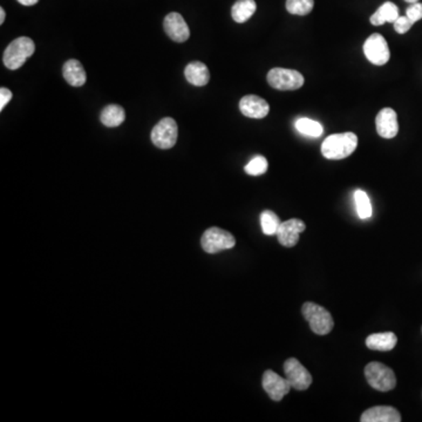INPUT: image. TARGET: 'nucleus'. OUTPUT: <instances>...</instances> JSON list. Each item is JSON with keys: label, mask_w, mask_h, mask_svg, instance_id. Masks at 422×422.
Listing matches in <instances>:
<instances>
[{"label": "nucleus", "mask_w": 422, "mask_h": 422, "mask_svg": "<svg viewBox=\"0 0 422 422\" xmlns=\"http://www.w3.org/2000/svg\"><path fill=\"white\" fill-rule=\"evenodd\" d=\"M358 146L354 133H339L329 135L322 144V154L327 160H343L352 155Z\"/></svg>", "instance_id": "1"}, {"label": "nucleus", "mask_w": 422, "mask_h": 422, "mask_svg": "<svg viewBox=\"0 0 422 422\" xmlns=\"http://www.w3.org/2000/svg\"><path fill=\"white\" fill-rule=\"evenodd\" d=\"M35 45L28 37H20L13 40L5 50L3 62L8 70H19L28 58L35 53Z\"/></svg>", "instance_id": "2"}, {"label": "nucleus", "mask_w": 422, "mask_h": 422, "mask_svg": "<svg viewBox=\"0 0 422 422\" xmlns=\"http://www.w3.org/2000/svg\"><path fill=\"white\" fill-rule=\"evenodd\" d=\"M302 314L306 320L310 324V329L318 336L329 334L334 327V320L329 311L325 307L307 302L303 305Z\"/></svg>", "instance_id": "3"}, {"label": "nucleus", "mask_w": 422, "mask_h": 422, "mask_svg": "<svg viewBox=\"0 0 422 422\" xmlns=\"http://www.w3.org/2000/svg\"><path fill=\"white\" fill-rule=\"evenodd\" d=\"M365 376L370 386L376 391H392L396 385L393 370L378 361H372L365 367Z\"/></svg>", "instance_id": "4"}, {"label": "nucleus", "mask_w": 422, "mask_h": 422, "mask_svg": "<svg viewBox=\"0 0 422 422\" xmlns=\"http://www.w3.org/2000/svg\"><path fill=\"white\" fill-rule=\"evenodd\" d=\"M267 82L278 90H297L304 85V77L298 70L275 67L267 73Z\"/></svg>", "instance_id": "5"}, {"label": "nucleus", "mask_w": 422, "mask_h": 422, "mask_svg": "<svg viewBox=\"0 0 422 422\" xmlns=\"http://www.w3.org/2000/svg\"><path fill=\"white\" fill-rule=\"evenodd\" d=\"M236 244V240L231 233L224 229L213 227L206 230L201 238L202 249L208 253H217L233 249Z\"/></svg>", "instance_id": "6"}, {"label": "nucleus", "mask_w": 422, "mask_h": 422, "mask_svg": "<svg viewBox=\"0 0 422 422\" xmlns=\"http://www.w3.org/2000/svg\"><path fill=\"white\" fill-rule=\"evenodd\" d=\"M178 127L171 117H164L151 131V141L160 149H171L178 141Z\"/></svg>", "instance_id": "7"}, {"label": "nucleus", "mask_w": 422, "mask_h": 422, "mask_svg": "<svg viewBox=\"0 0 422 422\" xmlns=\"http://www.w3.org/2000/svg\"><path fill=\"white\" fill-rule=\"evenodd\" d=\"M364 55L368 61L376 66H383L391 58L387 41L379 33L370 35L364 44Z\"/></svg>", "instance_id": "8"}, {"label": "nucleus", "mask_w": 422, "mask_h": 422, "mask_svg": "<svg viewBox=\"0 0 422 422\" xmlns=\"http://www.w3.org/2000/svg\"><path fill=\"white\" fill-rule=\"evenodd\" d=\"M284 373L292 388L305 391L312 383V376L296 358H290L284 364Z\"/></svg>", "instance_id": "9"}, {"label": "nucleus", "mask_w": 422, "mask_h": 422, "mask_svg": "<svg viewBox=\"0 0 422 422\" xmlns=\"http://www.w3.org/2000/svg\"><path fill=\"white\" fill-rule=\"evenodd\" d=\"M264 391L274 401H280L285 395L291 391V383L287 378H282L271 370H267L263 374L262 379Z\"/></svg>", "instance_id": "10"}, {"label": "nucleus", "mask_w": 422, "mask_h": 422, "mask_svg": "<svg viewBox=\"0 0 422 422\" xmlns=\"http://www.w3.org/2000/svg\"><path fill=\"white\" fill-rule=\"evenodd\" d=\"M306 225L299 218H291L289 221L282 222L277 231V238L280 244L285 248L295 247L299 240V235L305 231Z\"/></svg>", "instance_id": "11"}, {"label": "nucleus", "mask_w": 422, "mask_h": 422, "mask_svg": "<svg viewBox=\"0 0 422 422\" xmlns=\"http://www.w3.org/2000/svg\"><path fill=\"white\" fill-rule=\"evenodd\" d=\"M163 28L168 37L176 43H184L189 39L190 30L186 20L178 12L169 13L163 21Z\"/></svg>", "instance_id": "12"}, {"label": "nucleus", "mask_w": 422, "mask_h": 422, "mask_svg": "<svg viewBox=\"0 0 422 422\" xmlns=\"http://www.w3.org/2000/svg\"><path fill=\"white\" fill-rule=\"evenodd\" d=\"M376 133L383 139H393L398 135L399 124L394 109H381L376 115Z\"/></svg>", "instance_id": "13"}, {"label": "nucleus", "mask_w": 422, "mask_h": 422, "mask_svg": "<svg viewBox=\"0 0 422 422\" xmlns=\"http://www.w3.org/2000/svg\"><path fill=\"white\" fill-rule=\"evenodd\" d=\"M240 111L244 117L264 119L270 112V106L258 95H245L240 101Z\"/></svg>", "instance_id": "14"}, {"label": "nucleus", "mask_w": 422, "mask_h": 422, "mask_svg": "<svg viewBox=\"0 0 422 422\" xmlns=\"http://www.w3.org/2000/svg\"><path fill=\"white\" fill-rule=\"evenodd\" d=\"M361 422H400L401 415L392 406H376L368 408L361 414Z\"/></svg>", "instance_id": "15"}, {"label": "nucleus", "mask_w": 422, "mask_h": 422, "mask_svg": "<svg viewBox=\"0 0 422 422\" xmlns=\"http://www.w3.org/2000/svg\"><path fill=\"white\" fill-rule=\"evenodd\" d=\"M62 74L65 80L73 87H81L85 85L87 80L85 68L82 66L81 62L75 59H70L65 62V65L62 67Z\"/></svg>", "instance_id": "16"}, {"label": "nucleus", "mask_w": 422, "mask_h": 422, "mask_svg": "<svg viewBox=\"0 0 422 422\" xmlns=\"http://www.w3.org/2000/svg\"><path fill=\"white\" fill-rule=\"evenodd\" d=\"M184 75L189 84L202 87L206 86L210 80V73L206 64L201 61L190 62L184 70Z\"/></svg>", "instance_id": "17"}, {"label": "nucleus", "mask_w": 422, "mask_h": 422, "mask_svg": "<svg viewBox=\"0 0 422 422\" xmlns=\"http://www.w3.org/2000/svg\"><path fill=\"white\" fill-rule=\"evenodd\" d=\"M398 343V338L393 332H383V334H371L366 339V346L372 351H392Z\"/></svg>", "instance_id": "18"}, {"label": "nucleus", "mask_w": 422, "mask_h": 422, "mask_svg": "<svg viewBox=\"0 0 422 422\" xmlns=\"http://www.w3.org/2000/svg\"><path fill=\"white\" fill-rule=\"evenodd\" d=\"M399 8L391 1L381 5L376 13L371 17V23L374 26H381L385 23H394L399 18Z\"/></svg>", "instance_id": "19"}, {"label": "nucleus", "mask_w": 422, "mask_h": 422, "mask_svg": "<svg viewBox=\"0 0 422 422\" xmlns=\"http://www.w3.org/2000/svg\"><path fill=\"white\" fill-rule=\"evenodd\" d=\"M100 120L106 127H119L126 120V112L119 105L106 106L101 112Z\"/></svg>", "instance_id": "20"}, {"label": "nucleus", "mask_w": 422, "mask_h": 422, "mask_svg": "<svg viewBox=\"0 0 422 422\" xmlns=\"http://www.w3.org/2000/svg\"><path fill=\"white\" fill-rule=\"evenodd\" d=\"M257 10L255 0H237L231 8L233 19L238 23L248 21Z\"/></svg>", "instance_id": "21"}, {"label": "nucleus", "mask_w": 422, "mask_h": 422, "mask_svg": "<svg viewBox=\"0 0 422 422\" xmlns=\"http://www.w3.org/2000/svg\"><path fill=\"white\" fill-rule=\"evenodd\" d=\"M296 129L302 135L311 136V137H320L324 133V128L317 121L311 120L307 117H302L296 121Z\"/></svg>", "instance_id": "22"}, {"label": "nucleus", "mask_w": 422, "mask_h": 422, "mask_svg": "<svg viewBox=\"0 0 422 422\" xmlns=\"http://www.w3.org/2000/svg\"><path fill=\"white\" fill-rule=\"evenodd\" d=\"M354 202H356V213L361 220H367L372 217V204L364 190L358 189L354 191Z\"/></svg>", "instance_id": "23"}, {"label": "nucleus", "mask_w": 422, "mask_h": 422, "mask_svg": "<svg viewBox=\"0 0 422 422\" xmlns=\"http://www.w3.org/2000/svg\"><path fill=\"white\" fill-rule=\"evenodd\" d=\"M280 220L271 210H264L263 213H260V227L262 231L267 236L277 235L279 225H280Z\"/></svg>", "instance_id": "24"}, {"label": "nucleus", "mask_w": 422, "mask_h": 422, "mask_svg": "<svg viewBox=\"0 0 422 422\" xmlns=\"http://www.w3.org/2000/svg\"><path fill=\"white\" fill-rule=\"evenodd\" d=\"M287 12L295 16H307L314 8V0H287Z\"/></svg>", "instance_id": "25"}, {"label": "nucleus", "mask_w": 422, "mask_h": 422, "mask_svg": "<svg viewBox=\"0 0 422 422\" xmlns=\"http://www.w3.org/2000/svg\"><path fill=\"white\" fill-rule=\"evenodd\" d=\"M269 168L267 160L264 156H255L244 167L245 173L251 176H260L267 173Z\"/></svg>", "instance_id": "26"}, {"label": "nucleus", "mask_w": 422, "mask_h": 422, "mask_svg": "<svg viewBox=\"0 0 422 422\" xmlns=\"http://www.w3.org/2000/svg\"><path fill=\"white\" fill-rule=\"evenodd\" d=\"M394 30L396 31V33H399V35H405L407 32L411 30L412 26L414 25V23L408 17H399L398 19L395 20L394 23Z\"/></svg>", "instance_id": "27"}, {"label": "nucleus", "mask_w": 422, "mask_h": 422, "mask_svg": "<svg viewBox=\"0 0 422 422\" xmlns=\"http://www.w3.org/2000/svg\"><path fill=\"white\" fill-rule=\"evenodd\" d=\"M406 16L410 18V19L413 21V23H416L419 20L422 19V4L421 3H414V4H411L410 8L406 10Z\"/></svg>", "instance_id": "28"}, {"label": "nucleus", "mask_w": 422, "mask_h": 422, "mask_svg": "<svg viewBox=\"0 0 422 422\" xmlns=\"http://www.w3.org/2000/svg\"><path fill=\"white\" fill-rule=\"evenodd\" d=\"M12 92L10 89L1 87L0 88V111H3L5 108V106L8 105V102L11 101Z\"/></svg>", "instance_id": "29"}, {"label": "nucleus", "mask_w": 422, "mask_h": 422, "mask_svg": "<svg viewBox=\"0 0 422 422\" xmlns=\"http://www.w3.org/2000/svg\"><path fill=\"white\" fill-rule=\"evenodd\" d=\"M20 4L23 5V6H33V5L37 4L39 0H18Z\"/></svg>", "instance_id": "30"}, {"label": "nucleus", "mask_w": 422, "mask_h": 422, "mask_svg": "<svg viewBox=\"0 0 422 422\" xmlns=\"http://www.w3.org/2000/svg\"><path fill=\"white\" fill-rule=\"evenodd\" d=\"M5 17H6V13H5L4 8H0V23H4Z\"/></svg>", "instance_id": "31"}, {"label": "nucleus", "mask_w": 422, "mask_h": 422, "mask_svg": "<svg viewBox=\"0 0 422 422\" xmlns=\"http://www.w3.org/2000/svg\"><path fill=\"white\" fill-rule=\"evenodd\" d=\"M406 3H410V4H414V3H418L419 0H405Z\"/></svg>", "instance_id": "32"}]
</instances>
